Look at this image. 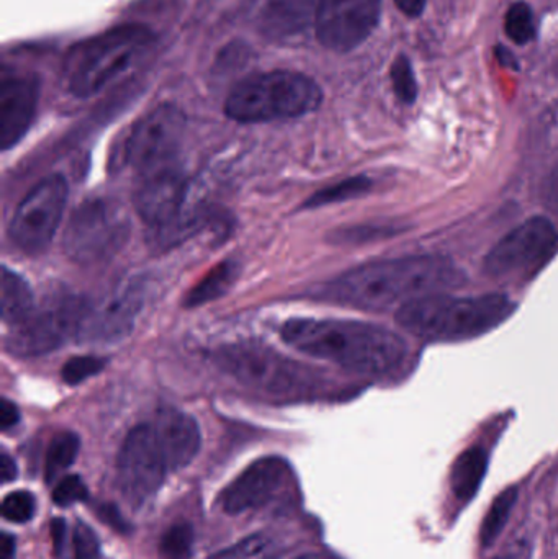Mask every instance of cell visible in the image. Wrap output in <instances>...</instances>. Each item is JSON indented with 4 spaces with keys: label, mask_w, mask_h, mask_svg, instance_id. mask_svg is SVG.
Masks as SVG:
<instances>
[{
    "label": "cell",
    "mask_w": 558,
    "mask_h": 559,
    "mask_svg": "<svg viewBox=\"0 0 558 559\" xmlns=\"http://www.w3.org/2000/svg\"><path fill=\"white\" fill-rule=\"evenodd\" d=\"M464 283L454 262L439 255L390 259L360 265L334 278L324 289L331 301L366 311L402 308L422 296L438 295Z\"/></svg>",
    "instance_id": "cell-1"
},
{
    "label": "cell",
    "mask_w": 558,
    "mask_h": 559,
    "mask_svg": "<svg viewBox=\"0 0 558 559\" xmlns=\"http://www.w3.org/2000/svg\"><path fill=\"white\" fill-rule=\"evenodd\" d=\"M282 338L304 354L360 373H385L406 355L400 335L369 322L292 319L282 328Z\"/></svg>",
    "instance_id": "cell-2"
},
{
    "label": "cell",
    "mask_w": 558,
    "mask_h": 559,
    "mask_svg": "<svg viewBox=\"0 0 558 559\" xmlns=\"http://www.w3.org/2000/svg\"><path fill=\"white\" fill-rule=\"evenodd\" d=\"M517 305L504 295L422 296L396 312L409 334L429 342H459L494 331L513 314Z\"/></svg>",
    "instance_id": "cell-3"
},
{
    "label": "cell",
    "mask_w": 558,
    "mask_h": 559,
    "mask_svg": "<svg viewBox=\"0 0 558 559\" xmlns=\"http://www.w3.org/2000/svg\"><path fill=\"white\" fill-rule=\"evenodd\" d=\"M154 41L156 35L146 26L120 25L78 43L64 61L68 91L78 98L94 97L130 71Z\"/></svg>",
    "instance_id": "cell-4"
},
{
    "label": "cell",
    "mask_w": 558,
    "mask_h": 559,
    "mask_svg": "<svg viewBox=\"0 0 558 559\" xmlns=\"http://www.w3.org/2000/svg\"><path fill=\"white\" fill-rule=\"evenodd\" d=\"M323 100L320 85L294 71H271L239 82L226 98L225 114L238 123H268L304 117Z\"/></svg>",
    "instance_id": "cell-5"
},
{
    "label": "cell",
    "mask_w": 558,
    "mask_h": 559,
    "mask_svg": "<svg viewBox=\"0 0 558 559\" xmlns=\"http://www.w3.org/2000/svg\"><path fill=\"white\" fill-rule=\"evenodd\" d=\"M130 236V219L120 203L108 199L87 200L69 219L64 251L82 265L114 258Z\"/></svg>",
    "instance_id": "cell-6"
},
{
    "label": "cell",
    "mask_w": 558,
    "mask_h": 559,
    "mask_svg": "<svg viewBox=\"0 0 558 559\" xmlns=\"http://www.w3.org/2000/svg\"><path fill=\"white\" fill-rule=\"evenodd\" d=\"M558 249L556 225L544 216H534L508 233L485 259L488 277L511 282L536 274Z\"/></svg>",
    "instance_id": "cell-7"
},
{
    "label": "cell",
    "mask_w": 558,
    "mask_h": 559,
    "mask_svg": "<svg viewBox=\"0 0 558 559\" xmlns=\"http://www.w3.org/2000/svg\"><path fill=\"white\" fill-rule=\"evenodd\" d=\"M87 305L64 298L35 309L19 324L10 325L5 348L16 357H38L61 347L72 335L78 337Z\"/></svg>",
    "instance_id": "cell-8"
},
{
    "label": "cell",
    "mask_w": 558,
    "mask_h": 559,
    "mask_svg": "<svg viewBox=\"0 0 558 559\" xmlns=\"http://www.w3.org/2000/svg\"><path fill=\"white\" fill-rule=\"evenodd\" d=\"M68 195L64 177L49 176L22 200L9 229L20 251L38 254L48 248L61 225Z\"/></svg>",
    "instance_id": "cell-9"
},
{
    "label": "cell",
    "mask_w": 558,
    "mask_h": 559,
    "mask_svg": "<svg viewBox=\"0 0 558 559\" xmlns=\"http://www.w3.org/2000/svg\"><path fill=\"white\" fill-rule=\"evenodd\" d=\"M186 127V115L179 107L159 105L131 128L124 143V163L140 174L174 163L179 156Z\"/></svg>",
    "instance_id": "cell-10"
},
{
    "label": "cell",
    "mask_w": 558,
    "mask_h": 559,
    "mask_svg": "<svg viewBox=\"0 0 558 559\" xmlns=\"http://www.w3.org/2000/svg\"><path fill=\"white\" fill-rule=\"evenodd\" d=\"M167 472L169 466L154 427L151 423L134 427L118 455V485L124 498L134 504L153 498L163 486Z\"/></svg>",
    "instance_id": "cell-11"
},
{
    "label": "cell",
    "mask_w": 558,
    "mask_h": 559,
    "mask_svg": "<svg viewBox=\"0 0 558 559\" xmlns=\"http://www.w3.org/2000/svg\"><path fill=\"white\" fill-rule=\"evenodd\" d=\"M380 12L382 0H317L318 39L333 51H353L372 35Z\"/></svg>",
    "instance_id": "cell-12"
},
{
    "label": "cell",
    "mask_w": 558,
    "mask_h": 559,
    "mask_svg": "<svg viewBox=\"0 0 558 559\" xmlns=\"http://www.w3.org/2000/svg\"><path fill=\"white\" fill-rule=\"evenodd\" d=\"M189 179L179 160L140 174L134 205L156 233L166 231L187 215Z\"/></svg>",
    "instance_id": "cell-13"
},
{
    "label": "cell",
    "mask_w": 558,
    "mask_h": 559,
    "mask_svg": "<svg viewBox=\"0 0 558 559\" xmlns=\"http://www.w3.org/2000/svg\"><path fill=\"white\" fill-rule=\"evenodd\" d=\"M144 301V283L128 278L98 305L87 306L78 338L84 342H117L133 331Z\"/></svg>",
    "instance_id": "cell-14"
},
{
    "label": "cell",
    "mask_w": 558,
    "mask_h": 559,
    "mask_svg": "<svg viewBox=\"0 0 558 559\" xmlns=\"http://www.w3.org/2000/svg\"><path fill=\"white\" fill-rule=\"evenodd\" d=\"M290 466L278 456H265L249 465L223 491V511L241 515L271 502L290 481Z\"/></svg>",
    "instance_id": "cell-15"
},
{
    "label": "cell",
    "mask_w": 558,
    "mask_h": 559,
    "mask_svg": "<svg viewBox=\"0 0 558 559\" xmlns=\"http://www.w3.org/2000/svg\"><path fill=\"white\" fill-rule=\"evenodd\" d=\"M216 361L223 370L228 371L239 381L262 390L290 391L292 388L304 384V380H298L300 378L298 371L294 370L288 361L262 348H225L219 352Z\"/></svg>",
    "instance_id": "cell-16"
},
{
    "label": "cell",
    "mask_w": 558,
    "mask_h": 559,
    "mask_svg": "<svg viewBox=\"0 0 558 559\" xmlns=\"http://www.w3.org/2000/svg\"><path fill=\"white\" fill-rule=\"evenodd\" d=\"M39 85L36 78L9 74L3 69L0 79V147L15 146L35 120Z\"/></svg>",
    "instance_id": "cell-17"
},
{
    "label": "cell",
    "mask_w": 558,
    "mask_h": 559,
    "mask_svg": "<svg viewBox=\"0 0 558 559\" xmlns=\"http://www.w3.org/2000/svg\"><path fill=\"white\" fill-rule=\"evenodd\" d=\"M151 426L163 447L169 472L186 468L199 455L202 433L199 424L189 414L167 407L156 414Z\"/></svg>",
    "instance_id": "cell-18"
},
{
    "label": "cell",
    "mask_w": 558,
    "mask_h": 559,
    "mask_svg": "<svg viewBox=\"0 0 558 559\" xmlns=\"http://www.w3.org/2000/svg\"><path fill=\"white\" fill-rule=\"evenodd\" d=\"M487 466L488 455L482 447H472L455 460L452 466L451 486L459 501L468 502L475 498L484 481Z\"/></svg>",
    "instance_id": "cell-19"
},
{
    "label": "cell",
    "mask_w": 558,
    "mask_h": 559,
    "mask_svg": "<svg viewBox=\"0 0 558 559\" xmlns=\"http://www.w3.org/2000/svg\"><path fill=\"white\" fill-rule=\"evenodd\" d=\"M35 296L29 288L28 282L10 271L9 267H2V319L5 324L13 325L22 322L35 311Z\"/></svg>",
    "instance_id": "cell-20"
},
{
    "label": "cell",
    "mask_w": 558,
    "mask_h": 559,
    "mask_svg": "<svg viewBox=\"0 0 558 559\" xmlns=\"http://www.w3.org/2000/svg\"><path fill=\"white\" fill-rule=\"evenodd\" d=\"M236 277H238V264H235V262L226 261L216 265L205 278H202L199 285L190 289L183 305L187 308H193V306L205 305V302L219 298L231 288Z\"/></svg>",
    "instance_id": "cell-21"
},
{
    "label": "cell",
    "mask_w": 558,
    "mask_h": 559,
    "mask_svg": "<svg viewBox=\"0 0 558 559\" xmlns=\"http://www.w3.org/2000/svg\"><path fill=\"white\" fill-rule=\"evenodd\" d=\"M518 495H520L518 488L511 486V488L500 492L497 499L491 502L480 528L482 547H490L498 540L501 532L507 527L508 521H510L511 512H513L514 504L518 502Z\"/></svg>",
    "instance_id": "cell-22"
},
{
    "label": "cell",
    "mask_w": 558,
    "mask_h": 559,
    "mask_svg": "<svg viewBox=\"0 0 558 559\" xmlns=\"http://www.w3.org/2000/svg\"><path fill=\"white\" fill-rule=\"evenodd\" d=\"M81 449V440L74 432H59L52 437L46 452V481L52 483L62 472L74 465Z\"/></svg>",
    "instance_id": "cell-23"
},
{
    "label": "cell",
    "mask_w": 558,
    "mask_h": 559,
    "mask_svg": "<svg viewBox=\"0 0 558 559\" xmlns=\"http://www.w3.org/2000/svg\"><path fill=\"white\" fill-rule=\"evenodd\" d=\"M278 548L268 535L256 534L242 538L226 550L218 551L209 559H275Z\"/></svg>",
    "instance_id": "cell-24"
},
{
    "label": "cell",
    "mask_w": 558,
    "mask_h": 559,
    "mask_svg": "<svg viewBox=\"0 0 558 559\" xmlns=\"http://www.w3.org/2000/svg\"><path fill=\"white\" fill-rule=\"evenodd\" d=\"M308 10H310V0H271L269 2L268 16L269 22L275 23V26L285 32H294L300 28L307 22Z\"/></svg>",
    "instance_id": "cell-25"
},
{
    "label": "cell",
    "mask_w": 558,
    "mask_h": 559,
    "mask_svg": "<svg viewBox=\"0 0 558 559\" xmlns=\"http://www.w3.org/2000/svg\"><path fill=\"white\" fill-rule=\"evenodd\" d=\"M195 544V532L187 522L173 525L161 538L159 554L163 559H189Z\"/></svg>",
    "instance_id": "cell-26"
},
{
    "label": "cell",
    "mask_w": 558,
    "mask_h": 559,
    "mask_svg": "<svg viewBox=\"0 0 558 559\" xmlns=\"http://www.w3.org/2000/svg\"><path fill=\"white\" fill-rule=\"evenodd\" d=\"M504 32L517 45H526L536 36L533 10L527 3L518 2L510 7L504 19Z\"/></svg>",
    "instance_id": "cell-27"
},
{
    "label": "cell",
    "mask_w": 558,
    "mask_h": 559,
    "mask_svg": "<svg viewBox=\"0 0 558 559\" xmlns=\"http://www.w3.org/2000/svg\"><path fill=\"white\" fill-rule=\"evenodd\" d=\"M370 186H372V183H370V180L366 179V177H354V179H347L344 180V182L337 183V186L321 190V192H318L317 195L308 200L307 206L313 209V206L328 205V203L357 199V197L369 192Z\"/></svg>",
    "instance_id": "cell-28"
},
{
    "label": "cell",
    "mask_w": 558,
    "mask_h": 559,
    "mask_svg": "<svg viewBox=\"0 0 558 559\" xmlns=\"http://www.w3.org/2000/svg\"><path fill=\"white\" fill-rule=\"evenodd\" d=\"M392 84L400 100L405 104H415L418 97V84H416L415 72L412 62L406 56H399L392 66Z\"/></svg>",
    "instance_id": "cell-29"
},
{
    "label": "cell",
    "mask_w": 558,
    "mask_h": 559,
    "mask_svg": "<svg viewBox=\"0 0 558 559\" xmlns=\"http://www.w3.org/2000/svg\"><path fill=\"white\" fill-rule=\"evenodd\" d=\"M36 512V501L32 492L15 491L5 496L2 501V515L7 521L15 524H25L29 522Z\"/></svg>",
    "instance_id": "cell-30"
},
{
    "label": "cell",
    "mask_w": 558,
    "mask_h": 559,
    "mask_svg": "<svg viewBox=\"0 0 558 559\" xmlns=\"http://www.w3.org/2000/svg\"><path fill=\"white\" fill-rule=\"evenodd\" d=\"M87 486L78 475L66 476L56 485L55 491H52V501L59 508H69V506L87 501Z\"/></svg>",
    "instance_id": "cell-31"
},
{
    "label": "cell",
    "mask_w": 558,
    "mask_h": 559,
    "mask_svg": "<svg viewBox=\"0 0 558 559\" xmlns=\"http://www.w3.org/2000/svg\"><path fill=\"white\" fill-rule=\"evenodd\" d=\"M105 361L98 357H74L62 367V380L68 384H78L94 374L100 373Z\"/></svg>",
    "instance_id": "cell-32"
},
{
    "label": "cell",
    "mask_w": 558,
    "mask_h": 559,
    "mask_svg": "<svg viewBox=\"0 0 558 559\" xmlns=\"http://www.w3.org/2000/svg\"><path fill=\"white\" fill-rule=\"evenodd\" d=\"M72 555L74 559H98L100 555L97 535L84 522H78L72 532Z\"/></svg>",
    "instance_id": "cell-33"
},
{
    "label": "cell",
    "mask_w": 558,
    "mask_h": 559,
    "mask_svg": "<svg viewBox=\"0 0 558 559\" xmlns=\"http://www.w3.org/2000/svg\"><path fill=\"white\" fill-rule=\"evenodd\" d=\"M51 538L56 557H64L66 547H68V525L62 519H55L51 522Z\"/></svg>",
    "instance_id": "cell-34"
},
{
    "label": "cell",
    "mask_w": 558,
    "mask_h": 559,
    "mask_svg": "<svg viewBox=\"0 0 558 559\" xmlns=\"http://www.w3.org/2000/svg\"><path fill=\"white\" fill-rule=\"evenodd\" d=\"M20 423V411L12 401L2 400V406H0V426L2 430L12 429L16 424Z\"/></svg>",
    "instance_id": "cell-35"
},
{
    "label": "cell",
    "mask_w": 558,
    "mask_h": 559,
    "mask_svg": "<svg viewBox=\"0 0 558 559\" xmlns=\"http://www.w3.org/2000/svg\"><path fill=\"white\" fill-rule=\"evenodd\" d=\"M98 514H100V518L104 519L107 524H110L111 527L117 528V531L123 532L124 527H127L123 519H121L120 512H118L114 506H102Z\"/></svg>",
    "instance_id": "cell-36"
},
{
    "label": "cell",
    "mask_w": 558,
    "mask_h": 559,
    "mask_svg": "<svg viewBox=\"0 0 558 559\" xmlns=\"http://www.w3.org/2000/svg\"><path fill=\"white\" fill-rule=\"evenodd\" d=\"M16 475H19L16 463L13 462V459H10V455L2 453V456H0V479H2L3 485L13 481Z\"/></svg>",
    "instance_id": "cell-37"
},
{
    "label": "cell",
    "mask_w": 558,
    "mask_h": 559,
    "mask_svg": "<svg viewBox=\"0 0 558 559\" xmlns=\"http://www.w3.org/2000/svg\"><path fill=\"white\" fill-rule=\"evenodd\" d=\"M426 2H428V0H395L396 7H399L405 15L412 16V19L425 12Z\"/></svg>",
    "instance_id": "cell-38"
},
{
    "label": "cell",
    "mask_w": 558,
    "mask_h": 559,
    "mask_svg": "<svg viewBox=\"0 0 558 559\" xmlns=\"http://www.w3.org/2000/svg\"><path fill=\"white\" fill-rule=\"evenodd\" d=\"M0 559H15V538L10 534H2L0 538Z\"/></svg>",
    "instance_id": "cell-39"
},
{
    "label": "cell",
    "mask_w": 558,
    "mask_h": 559,
    "mask_svg": "<svg viewBox=\"0 0 558 559\" xmlns=\"http://www.w3.org/2000/svg\"><path fill=\"white\" fill-rule=\"evenodd\" d=\"M297 559H334V558L328 557V555H323V554H307V555H301V557H298Z\"/></svg>",
    "instance_id": "cell-40"
},
{
    "label": "cell",
    "mask_w": 558,
    "mask_h": 559,
    "mask_svg": "<svg viewBox=\"0 0 558 559\" xmlns=\"http://www.w3.org/2000/svg\"><path fill=\"white\" fill-rule=\"evenodd\" d=\"M494 559H513V558H494Z\"/></svg>",
    "instance_id": "cell-41"
}]
</instances>
